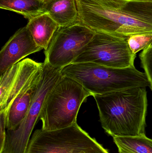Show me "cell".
Masks as SVG:
<instances>
[{
    "label": "cell",
    "mask_w": 152,
    "mask_h": 153,
    "mask_svg": "<svg viewBox=\"0 0 152 153\" xmlns=\"http://www.w3.org/2000/svg\"><path fill=\"white\" fill-rule=\"evenodd\" d=\"M63 76L73 79L93 96L133 87L150 86L145 73L135 66L112 68L93 63H74L61 69Z\"/></svg>",
    "instance_id": "3957f363"
},
{
    "label": "cell",
    "mask_w": 152,
    "mask_h": 153,
    "mask_svg": "<svg viewBox=\"0 0 152 153\" xmlns=\"http://www.w3.org/2000/svg\"><path fill=\"white\" fill-rule=\"evenodd\" d=\"M43 1H46V0H43Z\"/></svg>",
    "instance_id": "d6986e66"
},
{
    "label": "cell",
    "mask_w": 152,
    "mask_h": 153,
    "mask_svg": "<svg viewBox=\"0 0 152 153\" xmlns=\"http://www.w3.org/2000/svg\"><path fill=\"white\" fill-rule=\"evenodd\" d=\"M42 49L36 44L26 26L21 28L11 37L0 52V74L26 56Z\"/></svg>",
    "instance_id": "9c48e42d"
},
{
    "label": "cell",
    "mask_w": 152,
    "mask_h": 153,
    "mask_svg": "<svg viewBox=\"0 0 152 153\" xmlns=\"http://www.w3.org/2000/svg\"><path fill=\"white\" fill-rule=\"evenodd\" d=\"M129 48L136 54L141 50H144L152 44V35L140 34L130 37L127 39Z\"/></svg>",
    "instance_id": "9a60e30c"
},
{
    "label": "cell",
    "mask_w": 152,
    "mask_h": 153,
    "mask_svg": "<svg viewBox=\"0 0 152 153\" xmlns=\"http://www.w3.org/2000/svg\"><path fill=\"white\" fill-rule=\"evenodd\" d=\"M103 128L114 137L145 134L148 101L145 87L93 95Z\"/></svg>",
    "instance_id": "7a4b0ae2"
},
{
    "label": "cell",
    "mask_w": 152,
    "mask_h": 153,
    "mask_svg": "<svg viewBox=\"0 0 152 153\" xmlns=\"http://www.w3.org/2000/svg\"><path fill=\"white\" fill-rule=\"evenodd\" d=\"M92 94L80 84L62 76L49 94L40 114L42 129L57 130L75 124L81 105Z\"/></svg>",
    "instance_id": "277c9868"
},
{
    "label": "cell",
    "mask_w": 152,
    "mask_h": 153,
    "mask_svg": "<svg viewBox=\"0 0 152 153\" xmlns=\"http://www.w3.org/2000/svg\"><path fill=\"white\" fill-rule=\"evenodd\" d=\"M26 26L36 44L45 50L48 48L54 33L59 27L46 13H42L29 20Z\"/></svg>",
    "instance_id": "8fae6325"
},
{
    "label": "cell",
    "mask_w": 152,
    "mask_h": 153,
    "mask_svg": "<svg viewBox=\"0 0 152 153\" xmlns=\"http://www.w3.org/2000/svg\"><path fill=\"white\" fill-rule=\"evenodd\" d=\"M7 112L0 111V153H2L6 140Z\"/></svg>",
    "instance_id": "e0dca14e"
},
{
    "label": "cell",
    "mask_w": 152,
    "mask_h": 153,
    "mask_svg": "<svg viewBox=\"0 0 152 153\" xmlns=\"http://www.w3.org/2000/svg\"><path fill=\"white\" fill-rule=\"evenodd\" d=\"M95 33L79 20L66 27H59L44 51V62L60 69L72 63Z\"/></svg>",
    "instance_id": "52a82bcc"
},
{
    "label": "cell",
    "mask_w": 152,
    "mask_h": 153,
    "mask_svg": "<svg viewBox=\"0 0 152 153\" xmlns=\"http://www.w3.org/2000/svg\"><path fill=\"white\" fill-rule=\"evenodd\" d=\"M43 0H0V8L15 12L30 19L43 13Z\"/></svg>",
    "instance_id": "5bb4252c"
},
{
    "label": "cell",
    "mask_w": 152,
    "mask_h": 153,
    "mask_svg": "<svg viewBox=\"0 0 152 153\" xmlns=\"http://www.w3.org/2000/svg\"><path fill=\"white\" fill-rule=\"evenodd\" d=\"M43 70L15 98L11 104L7 114L6 128L8 130L16 129L26 115L41 79Z\"/></svg>",
    "instance_id": "30bf717a"
},
{
    "label": "cell",
    "mask_w": 152,
    "mask_h": 153,
    "mask_svg": "<svg viewBox=\"0 0 152 153\" xmlns=\"http://www.w3.org/2000/svg\"><path fill=\"white\" fill-rule=\"evenodd\" d=\"M139 1H152V0H139Z\"/></svg>",
    "instance_id": "ac0fdd59"
},
{
    "label": "cell",
    "mask_w": 152,
    "mask_h": 153,
    "mask_svg": "<svg viewBox=\"0 0 152 153\" xmlns=\"http://www.w3.org/2000/svg\"><path fill=\"white\" fill-rule=\"evenodd\" d=\"M140 58L142 67L148 77L150 87L152 91V44L143 50L140 54Z\"/></svg>",
    "instance_id": "2e32d148"
},
{
    "label": "cell",
    "mask_w": 152,
    "mask_h": 153,
    "mask_svg": "<svg viewBox=\"0 0 152 153\" xmlns=\"http://www.w3.org/2000/svg\"><path fill=\"white\" fill-rule=\"evenodd\" d=\"M43 13L49 14L59 27H66L79 21L76 0H46Z\"/></svg>",
    "instance_id": "7c38bea8"
},
{
    "label": "cell",
    "mask_w": 152,
    "mask_h": 153,
    "mask_svg": "<svg viewBox=\"0 0 152 153\" xmlns=\"http://www.w3.org/2000/svg\"><path fill=\"white\" fill-rule=\"evenodd\" d=\"M43 62L30 58L23 59L1 74L0 77V111L8 113L16 97L33 81L43 69Z\"/></svg>",
    "instance_id": "ba28073f"
},
{
    "label": "cell",
    "mask_w": 152,
    "mask_h": 153,
    "mask_svg": "<svg viewBox=\"0 0 152 153\" xmlns=\"http://www.w3.org/2000/svg\"><path fill=\"white\" fill-rule=\"evenodd\" d=\"M112 138L119 153H152V139L145 134Z\"/></svg>",
    "instance_id": "4fadbf2b"
},
{
    "label": "cell",
    "mask_w": 152,
    "mask_h": 153,
    "mask_svg": "<svg viewBox=\"0 0 152 153\" xmlns=\"http://www.w3.org/2000/svg\"><path fill=\"white\" fill-rule=\"evenodd\" d=\"M79 20L95 32L128 39L152 35V1L76 0Z\"/></svg>",
    "instance_id": "6da1fadb"
},
{
    "label": "cell",
    "mask_w": 152,
    "mask_h": 153,
    "mask_svg": "<svg viewBox=\"0 0 152 153\" xmlns=\"http://www.w3.org/2000/svg\"><path fill=\"white\" fill-rule=\"evenodd\" d=\"M26 153H109L77 122L57 130L37 129Z\"/></svg>",
    "instance_id": "5b68a950"
},
{
    "label": "cell",
    "mask_w": 152,
    "mask_h": 153,
    "mask_svg": "<svg viewBox=\"0 0 152 153\" xmlns=\"http://www.w3.org/2000/svg\"><path fill=\"white\" fill-rule=\"evenodd\" d=\"M135 57L136 54L129 48L127 39L95 32L72 63H93L112 68H124L134 66Z\"/></svg>",
    "instance_id": "8992f818"
}]
</instances>
